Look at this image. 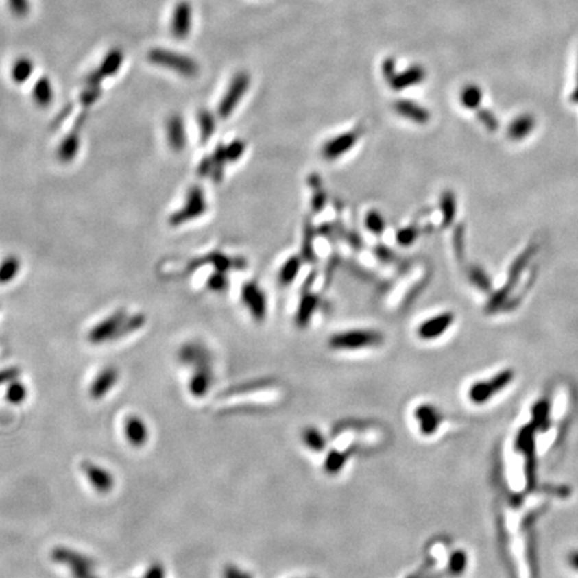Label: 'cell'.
<instances>
[{
  "instance_id": "obj_33",
  "label": "cell",
  "mask_w": 578,
  "mask_h": 578,
  "mask_svg": "<svg viewBox=\"0 0 578 578\" xmlns=\"http://www.w3.org/2000/svg\"><path fill=\"white\" fill-rule=\"evenodd\" d=\"M481 99H482V93L479 87L475 84H468L461 93V101L463 106L468 109H475L479 105Z\"/></svg>"
},
{
  "instance_id": "obj_36",
  "label": "cell",
  "mask_w": 578,
  "mask_h": 578,
  "mask_svg": "<svg viewBox=\"0 0 578 578\" xmlns=\"http://www.w3.org/2000/svg\"><path fill=\"white\" fill-rule=\"evenodd\" d=\"M26 396H27V389H26L25 385L19 383V382H15V381L10 383L8 388H7V392H5V398H7L8 402H11L14 405H19V403L25 402Z\"/></svg>"
},
{
  "instance_id": "obj_34",
  "label": "cell",
  "mask_w": 578,
  "mask_h": 578,
  "mask_svg": "<svg viewBox=\"0 0 578 578\" xmlns=\"http://www.w3.org/2000/svg\"><path fill=\"white\" fill-rule=\"evenodd\" d=\"M145 322H146V319H145V316H143V315H134V316H132V317H129V319L126 317V320L122 323L121 328H119L118 332H117V335H115L114 340H117V339H122V337L128 336L129 333H132V332H134V330L142 328V327H143V324H145Z\"/></svg>"
},
{
  "instance_id": "obj_10",
  "label": "cell",
  "mask_w": 578,
  "mask_h": 578,
  "mask_svg": "<svg viewBox=\"0 0 578 578\" xmlns=\"http://www.w3.org/2000/svg\"><path fill=\"white\" fill-rule=\"evenodd\" d=\"M392 108L398 115H400L402 118L407 121H411L416 125H426L430 122V118H431V112L424 106L409 99H399L394 102Z\"/></svg>"
},
{
  "instance_id": "obj_49",
  "label": "cell",
  "mask_w": 578,
  "mask_h": 578,
  "mask_svg": "<svg viewBox=\"0 0 578 578\" xmlns=\"http://www.w3.org/2000/svg\"><path fill=\"white\" fill-rule=\"evenodd\" d=\"M213 170V165H212V158L210 157H205L202 158V161L198 165V174L201 177H208L212 174Z\"/></svg>"
},
{
  "instance_id": "obj_48",
  "label": "cell",
  "mask_w": 578,
  "mask_h": 578,
  "mask_svg": "<svg viewBox=\"0 0 578 578\" xmlns=\"http://www.w3.org/2000/svg\"><path fill=\"white\" fill-rule=\"evenodd\" d=\"M143 578H165V569L161 564H153L149 566Z\"/></svg>"
},
{
  "instance_id": "obj_28",
  "label": "cell",
  "mask_w": 578,
  "mask_h": 578,
  "mask_svg": "<svg viewBox=\"0 0 578 578\" xmlns=\"http://www.w3.org/2000/svg\"><path fill=\"white\" fill-rule=\"evenodd\" d=\"M316 232L312 226V222H306L304 226L303 248H302V258L306 263H316V253L313 248V240H315Z\"/></svg>"
},
{
  "instance_id": "obj_17",
  "label": "cell",
  "mask_w": 578,
  "mask_h": 578,
  "mask_svg": "<svg viewBox=\"0 0 578 578\" xmlns=\"http://www.w3.org/2000/svg\"><path fill=\"white\" fill-rule=\"evenodd\" d=\"M118 381V371L112 367L105 368L90 387V396L94 400L102 399Z\"/></svg>"
},
{
  "instance_id": "obj_14",
  "label": "cell",
  "mask_w": 578,
  "mask_h": 578,
  "mask_svg": "<svg viewBox=\"0 0 578 578\" xmlns=\"http://www.w3.org/2000/svg\"><path fill=\"white\" fill-rule=\"evenodd\" d=\"M166 137L170 149L180 153L186 146V130L184 119L180 115H171L166 123Z\"/></svg>"
},
{
  "instance_id": "obj_8",
  "label": "cell",
  "mask_w": 578,
  "mask_h": 578,
  "mask_svg": "<svg viewBox=\"0 0 578 578\" xmlns=\"http://www.w3.org/2000/svg\"><path fill=\"white\" fill-rule=\"evenodd\" d=\"M511 376L509 372H502L499 375H496L494 379L487 381V382H478L472 385L468 391V398L477 403H485L487 402L494 394L499 392L505 385L510 382Z\"/></svg>"
},
{
  "instance_id": "obj_1",
  "label": "cell",
  "mask_w": 578,
  "mask_h": 578,
  "mask_svg": "<svg viewBox=\"0 0 578 578\" xmlns=\"http://www.w3.org/2000/svg\"><path fill=\"white\" fill-rule=\"evenodd\" d=\"M383 343V335L379 330H351L332 335L328 346L332 350L352 351L370 347H378Z\"/></svg>"
},
{
  "instance_id": "obj_27",
  "label": "cell",
  "mask_w": 578,
  "mask_h": 578,
  "mask_svg": "<svg viewBox=\"0 0 578 578\" xmlns=\"http://www.w3.org/2000/svg\"><path fill=\"white\" fill-rule=\"evenodd\" d=\"M198 128L201 142L206 143L216 132V119L210 111L201 110L198 112Z\"/></svg>"
},
{
  "instance_id": "obj_12",
  "label": "cell",
  "mask_w": 578,
  "mask_h": 578,
  "mask_svg": "<svg viewBox=\"0 0 578 578\" xmlns=\"http://www.w3.org/2000/svg\"><path fill=\"white\" fill-rule=\"evenodd\" d=\"M426 80V70L420 64H413L409 69L396 73L391 81H388L392 90L402 91L409 87L416 86Z\"/></svg>"
},
{
  "instance_id": "obj_19",
  "label": "cell",
  "mask_w": 578,
  "mask_h": 578,
  "mask_svg": "<svg viewBox=\"0 0 578 578\" xmlns=\"http://www.w3.org/2000/svg\"><path fill=\"white\" fill-rule=\"evenodd\" d=\"M194 368V374L189 382V389L195 398H201L208 392L212 383V370L210 364H202Z\"/></svg>"
},
{
  "instance_id": "obj_30",
  "label": "cell",
  "mask_w": 578,
  "mask_h": 578,
  "mask_svg": "<svg viewBox=\"0 0 578 578\" xmlns=\"http://www.w3.org/2000/svg\"><path fill=\"white\" fill-rule=\"evenodd\" d=\"M212 158V165H213V170H212V178L215 182L220 184L224 178V166L228 162L226 160V153H225V146L224 145H219L217 149L215 150Z\"/></svg>"
},
{
  "instance_id": "obj_47",
  "label": "cell",
  "mask_w": 578,
  "mask_h": 578,
  "mask_svg": "<svg viewBox=\"0 0 578 578\" xmlns=\"http://www.w3.org/2000/svg\"><path fill=\"white\" fill-rule=\"evenodd\" d=\"M70 572L74 578H98L94 573L91 568H84V566H71Z\"/></svg>"
},
{
  "instance_id": "obj_46",
  "label": "cell",
  "mask_w": 578,
  "mask_h": 578,
  "mask_svg": "<svg viewBox=\"0 0 578 578\" xmlns=\"http://www.w3.org/2000/svg\"><path fill=\"white\" fill-rule=\"evenodd\" d=\"M19 374L21 371L16 367H11V368H5L0 371V385L14 382L19 376Z\"/></svg>"
},
{
  "instance_id": "obj_39",
  "label": "cell",
  "mask_w": 578,
  "mask_h": 578,
  "mask_svg": "<svg viewBox=\"0 0 578 578\" xmlns=\"http://www.w3.org/2000/svg\"><path fill=\"white\" fill-rule=\"evenodd\" d=\"M429 281H430V278L427 280V277H423L420 281H418V284H415L413 288L409 291V293L406 295V298L403 300V306L411 305L418 299V296H420V293L423 292V289L426 288Z\"/></svg>"
},
{
  "instance_id": "obj_53",
  "label": "cell",
  "mask_w": 578,
  "mask_h": 578,
  "mask_svg": "<svg viewBox=\"0 0 578 578\" xmlns=\"http://www.w3.org/2000/svg\"><path fill=\"white\" fill-rule=\"evenodd\" d=\"M570 564L575 569H578V551L570 555Z\"/></svg>"
},
{
  "instance_id": "obj_23",
  "label": "cell",
  "mask_w": 578,
  "mask_h": 578,
  "mask_svg": "<svg viewBox=\"0 0 578 578\" xmlns=\"http://www.w3.org/2000/svg\"><path fill=\"white\" fill-rule=\"evenodd\" d=\"M32 95H34V101L39 106H42V108L49 106L53 101V97H54V91H53V86H51L50 80L46 78V77L38 80L35 86H34Z\"/></svg>"
},
{
  "instance_id": "obj_25",
  "label": "cell",
  "mask_w": 578,
  "mask_h": 578,
  "mask_svg": "<svg viewBox=\"0 0 578 578\" xmlns=\"http://www.w3.org/2000/svg\"><path fill=\"white\" fill-rule=\"evenodd\" d=\"M416 419L420 420V426H422V431L426 434H431L437 430V426L439 424L441 419L438 418V413L431 409V406H422L418 411H416Z\"/></svg>"
},
{
  "instance_id": "obj_2",
  "label": "cell",
  "mask_w": 578,
  "mask_h": 578,
  "mask_svg": "<svg viewBox=\"0 0 578 578\" xmlns=\"http://www.w3.org/2000/svg\"><path fill=\"white\" fill-rule=\"evenodd\" d=\"M149 60L156 66L173 70L185 78H194L200 73L198 63L191 56L178 54L170 50L154 49L149 53Z\"/></svg>"
},
{
  "instance_id": "obj_44",
  "label": "cell",
  "mask_w": 578,
  "mask_h": 578,
  "mask_svg": "<svg viewBox=\"0 0 578 578\" xmlns=\"http://www.w3.org/2000/svg\"><path fill=\"white\" fill-rule=\"evenodd\" d=\"M8 5L15 16L23 18L29 12V3L28 0H8Z\"/></svg>"
},
{
  "instance_id": "obj_45",
  "label": "cell",
  "mask_w": 578,
  "mask_h": 578,
  "mask_svg": "<svg viewBox=\"0 0 578 578\" xmlns=\"http://www.w3.org/2000/svg\"><path fill=\"white\" fill-rule=\"evenodd\" d=\"M396 62L394 58H387L382 64V74L387 81H391L392 77L396 74Z\"/></svg>"
},
{
  "instance_id": "obj_18",
  "label": "cell",
  "mask_w": 578,
  "mask_h": 578,
  "mask_svg": "<svg viewBox=\"0 0 578 578\" xmlns=\"http://www.w3.org/2000/svg\"><path fill=\"white\" fill-rule=\"evenodd\" d=\"M180 361L186 365H202V364H210V354L209 351L198 344V343H189L184 346L180 351Z\"/></svg>"
},
{
  "instance_id": "obj_4",
  "label": "cell",
  "mask_w": 578,
  "mask_h": 578,
  "mask_svg": "<svg viewBox=\"0 0 578 578\" xmlns=\"http://www.w3.org/2000/svg\"><path fill=\"white\" fill-rule=\"evenodd\" d=\"M249 86H250V77L248 73H237L232 82L229 84L225 95L222 97L219 105V117L222 119H226L234 109L237 108V105L240 104V101L243 99L244 94L248 91Z\"/></svg>"
},
{
  "instance_id": "obj_31",
  "label": "cell",
  "mask_w": 578,
  "mask_h": 578,
  "mask_svg": "<svg viewBox=\"0 0 578 578\" xmlns=\"http://www.w3.org/2000/svg\"><path fill=\"white\" fill-rule=\"evenodd\" d=\"M21 263L15 256L7 257L0 264V284H7L15 278V276L19 272Z\"/></svg>"
},
{
  "instance_id": "obj_37",
  "label": "cell",
  "mask_w": 578,
  "mask_h": 578,
  "mask_svg": "<svg viewBox=\"0 0 578 578\" xmlns=\"http://www.w3.org/2000/svg\"><path fill=\"white\" fill-rule=\"evenodd\" d=\"M245 142L243 141V139H234V141H232L229 145H226L225 146V153H226V160H228V162H236V161H239L241 157H243V154H244V152H245Z\"/></svg>"
},
{
  "instance_id": "obj_42",
  "label": "cell",
  "mask_w": 578,
  "mask_h": 578,
  "mask_svg": "<svg viewBox=\"0 0 578 578\" xmlns=\"http://www.w3.org/2000/svg\"><path fill=\"white\" fill-rule=\"evenodd\" d=\"M99 95H101L99 86H88L81 95V102H82L83 106L87 108L90 105H93L99 98Z\"/></svg>"
},
{
  "instance_id": "obj_38",
  "label": "cell",
  "mask_w": 578,
  "mask_h": 578,
  "mask_svg": "<svg viewBox=\"0 0 578 578\" xmlns=\"http://www.w3.org/2000/svg\"><path fill=\"white\" fill-rule=\"evenodd\" d=\"M208 288L213 292H224L228 288V278L225 272H215L213 275L208 278Z\"/></svg>"
},
{
  "instance_id": "obj_16",
  "label": "cell",
  "mask_w": 578,
  "mask_h": 578,
  "mask_svg": "<svg viewBox=\"0 0 578 578\" xmlns=\"http://www.w3.org/2000/svg\"><path fill=\"white\" fill-rule=\"evenodd\" d=\"M51 559L56 561L58 564H63L67 565L69 568L71 566H84V568H91L94 569L95 566V561H93L90 557L84 555L82 553L69 549V548H56L54 551H51Z\"/></svg>"
},
{
  "instance_id": "obj_22",
  "label": "cell",
  "mask_w": 578,
  "mask_h": 578,
  "mask_svg": "<svg viewBox=\"0 0 578 578\" xmlns=\"http://www.w3.org/2000/svg\"><path fill=\"white\" fill-rule=\"evenodd\" d=\"M80 150V136L78 132H71L62 141L58 149V157L62 162H71Z\"/></svg>"
},
{
  "instance_id": "obj_26",
  "label": "cell",
  "mask_w": 578,
  "mask_h": 578,
  "mask_svg": "<svg viewBox=\"0 0 578 578\" xmlns=\"http://www.w3.org/2000/svg\"><path fill=\"white\" fill-rule=\"evenodd\" d=\"M122 62H123V54H122V51L118 50V49H114L102 60L98 73L104 78L105 77H111V75H114L121 69Z\"/></svg>"
},
{
  "instance_id": "obj_35",
  "label": "cell",
  "mask_w": 578,
  "mask_h": 578,
  "mask_svg": "<svg viewBox=\"0 0 578 578\" xmlns=\"http://www.w3.org/2000/svg\"><path fill=\"white\" fill-rule=\"evenodd\" d=\"M418 237H419V228L416 225H409V226L400 228L395 236L396 243L400 247H410Z\"/></svg>"
},
{
  "instance_id": "obj_52",
  "label": "cell",
  "mask_w": 578,
  "mask_h": 578,
  "mask_svg": "<svg viewBox=\"0 0 578 578\" xmlns=\"http://www.w3.org/2000/svg\"><path fill=\"white\" fill-rule=\"evenodd\" d=\"M462 233L459 234V232H455L454 234V247H455V253L458 256V258H461L459 256H462Z\"/></svg>"
},
{
  "instance_id": "obj_40",
  "label": "cell",
  "mask_w": 578,
  "mask_h": 578,
  "mask_svg": "<svg viewBox=\"0 0 578 578\" xmlns=\"http://www.w3.org/2000/svg\"><path fill=\"white\" fill-rule=\"evenodd\" d=\"M326 204H327V193L322 189V186L316 188L313 195H312V200H311L312 212L313 213L322 212L326 208Z\"/></svg>"
},
{
  "instance_id": "obj_3",
  "label": "cell",
  "mask_w": 578,
  "mask_h": 578,
  "mask_svg": "<svg viewBox=\"0 0 578 578\" xmlns=\"http://www.w3.org/2000/svg\"><path fill=\"white\" fill-rule=\"evenodd\" d=\"M206 208L205 193L200 186H193L188 192L185 205L171 215L169 222L173 226H180L181 224L201 217L206 212Z\"/></svg>"
},
{
  "instance_id": "obj_13",
  "label": "cell",
  "mask_w": 578,
  "mask_h": 578,
  "mask_svg": "<svg viewBox=\"0 0 578 578\" xmlns=\"http://www.w3.org/2000/svg\"><path fill=\"white\" fill-rule=\"evenodd\" d=\"M82 470L88 478L91 486L97 492L106 494L114 487V478L105 468H99L91 462H83Z\"/></svg>"
},
{
  "instance_id": "obj_7",
  "label": "cell",
  "mask_w": 578,
  "mask_h": 578,
  "mask_svg": "<svg viewBox=\"0 0 578 578\" xmlns=\"http://www.w3.org/2000/svg\"><path fill=\"white\" fill-rule=\"evenodd\" d=\"M126 320L125 311H117L102 323L95 326L88 333V340L93 344H101L108 340H114L118 330L121 328L122 323Z\"/></svg>"
},
{
  "instance_id": "obj_21",
  "label": "cell",
  "mask_w": 578,
  "mask_h": 578,
  "mask_svg": "<svg viewBox=\"0 0 578 578\" xmlns=\"http://www.w3.org/2000/svg\"><path fill=\"white\" fill-rule=\"evenodd\" d=\"M302 260H303L302 256H291L289 258L285 260V263L281 265L277 275L280 285L288 287L296 280L302 268Z\"/></svg>"
},
{
  "instance_id": "obj_24",
  "label": "cell",
  "mask_w": 578,
  "mask_h": 578,
  "mask_svg": "<svg viewBox=\"0 0 578 578\" xmlns=\"http://www.w3.org/2000/svg\"><path fill=\"white\" fill-rule=\"evenodd\" d=\"M457 201L453 191H444L441 195L442 224L443 228H448L455 219L457 212Z\"/></svg>"
},
{
  "instance_id": "obj_6",
  "label": "cell",
  "mask_w": 578,
  "mask_h": 578,
  "mask_svg": "<svg viewBox=\"0 0 578 578\" xmlns=\"http://www.w3.org/2000/svg\"><path fill=\"white\" fill-rule=\"evenodd\" d=\"M241 300L256 322H264L268 311L267 296L256 281H248L243 285Z\"/></svg>"
},
{
  "instance_id": "obj_20",
  "label": "cell",
  "mask_w": 578,
  "mask_h": 578,
  "mask_svg": "<svg viewBox=\"0 0 578 578\" xmlns=\"http://www.w3.org/2000/svg\"><path fill=\"white\" fill-rule=\"evenodd\" d=\"M125 435L128 442L134 447L143 446L149 437L146 424L138 416H129L125 420Z\"/></svg>"
},
{
  "instance_id": "obj_29",
  "label": "cell",
  "mask_w": 578,
  "mask_h": 578,
  "mask_svg": "<svg viewBox=\"0 0 578 578\" xmlns=\"http://www.w3.org/2000/svg\"><path fill=\"white\" fill-rule=\"evenodd\" d=\"M364 225L367 228L368 232H371L374 236H382L385 229V217L382 216V213L379 210H370L367 212L365 217H364Z\"/></svg>"
},
{
  "instance_id": "obj_51",
  "label": "cell",
  "mask_w": 578,
  "mask_h": 578,
  "mask_svg": "<svg viewBox=\"0 0 578 578\" xmlns=\"http://www.w3.org/2000/svg\"><path fill=\"white\" fill-rule=\"evenodd\" d=\"M346 237H347V241L350 243L351 248L360 249V247H361V239H360L358 233H348Z\"/></svg>"
},
{
  "instance_id": "obj_43",
  "label": "cell",
  "mask_w": 578,
  "mask_h": 578,
  "mask_svg": "<svg viewBox=\"0 0 578 578\" xmlns=\"http://www.w3.org/2000/svg\"><path fill=\"white\" fill-rule=\"evenodd\" d=\"M374 254L376 256V258L385 264H391L392 261H395V253L392 252V249L388 248L387 245L383 244H378L374 248Z\"/></svg>"
},
{
  "instance_id": "obj_5",
  "label": "cell",
  "mask_w": 578,
  "mask_h": 578,
  "mask_svg": "<svg viewBox=\"0 0 578 578\" xmlns=\"http://www.w3.org/2000/svg\"><path fill=\"white\" fill-rule=\"evenodd\" d=\"M363 134V129L358 128L350 132L340 133L335 137L330 138L324 145L322 146V157L327 161H336L341 156L347 154L355 145L358 143L359 139Z\"/></svg>"
},
{
  "instance_id": "obj_15",
  "label": "cell",
  "mask_w": 578,
  "mask_h": 578,
  "mask_svg": "<svg viewBox=\"0 0 578 578\" xmlns=\"http://www.w3.org/2000/svg\"><path fill=\"white\" fill-rule=\"evenodd\" d=\"M319 304L320 300L317 295L312 293L311 291H304L295 316V322L299 328H305L309 326L312 316L319 308Z\"/></svg>"
},
{
  "instance_id": "obj_11",
  "label": "cell",
  "mask_w": 578,
  "mask_h": 578,
  "mask_svg": "<svg viewBox=\"0 0 578 578\" xmlns=\"http://www.w3.org/2000/svg\"><path fill=\"white\" fill-rule=\"evenodd\" d=\"M192 5L188 1H181L174 8L171 21V34L177 39H185L192 28Z\"/></svg>"
},
{
  "instance_id": "obj_32",
  "label": "cell",
  "mask_w": 578,
  "mask_h": 578,
  "mask_svg": "<svg viewBox=\"0 0 578 578\" xmlns=\"http://www.w3.org/2000/svg\"><path fill=\"white\" fill-rule=\"evenodd\" d=\"M34 71V63L28 58H22L16 60L12 67V80L16 83H23L27 81Z\"/></svg>"
},
{
  "instance_id": "obj_9",
  "label": "cell",
  "mask_w": 578,
  "mask_h": 578,
  "mask_svg": "<svg viewBox=\"0 0 578 578\" xmlns=\"http://www.w3.org/2000/svg\"><path fill=\"white\" fill-rule=\"evenodd\" d=\"M454 315L451 312H443L424 320L416 330V333L423 340H434L442 336L451 327Z\"/></svg>"
},
{
  "instance_id": "obj_50",
  "label": "cell",
  "mask_w": 578,
  "mask_h": 578,
  "mask_svg": "<svg viewBox=\"0 0 578 578\" xmlns=\"http://www.w3.org/2000/svg\"><path fill=\"white\" fill-rule=\"evenodd\" d=\"M224 578H249L247 575H244L243 572H240L239 569L233 568V566H228L224 572Z\"/></svg>"
},
{
  "instance_id": "obj_41",
  "label": "cell",
  "mask_w": 578,
  "mask_h": 578,
  "mask_svg": "<svg viewBox=\"0 0 578 578\" xmlns=\"http://www.w3.org/2000/svg\"><path fill=\"white\" fill-rule=\"evenodd\" d=\"M466 566V554L463 551H455L450 558V568L453 573H462Z\"/></svg>"
}]
</instances>
